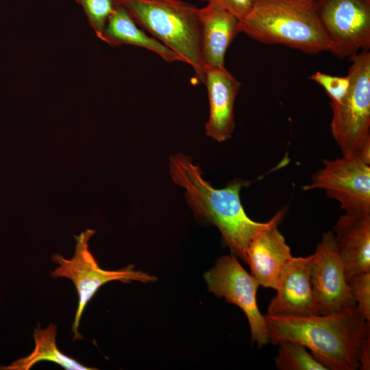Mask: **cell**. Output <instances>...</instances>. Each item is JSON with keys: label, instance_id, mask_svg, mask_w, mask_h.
<instances>
[{"label": "cell", "instance_id": "1", "mask_svg": "<svg viewBox=\"0 0 370 370\" xmlns=\"http://www.w3.org/2000/svg\"><path fill=\"white\" fill-rule=\"evenodd\" d=\"M264 316L273 345L283 341L297 342L329 370L359 369V351L370 334V323L362 318L356 305L324 315Z\"/></svg>", "mask_w": 370, "mask_h": 370}, {"label": "cell", "instance_id": "2", "mask_svg": "<svg viewBox=\"0 0 370 370\" xmlns=\"http://www.w3.org/2000/svg\"><path fill=\"white\" fill-rule=\"evenodd\" d=\"M169 171L173 182L184 189L195 215L217 226L232 254L246 262L249 243L269 223L256 222L244 210L240 193L249 182L236 179L224 188H215L203 177L192 159L181 153L170 157Z\"/></svg>", "mask_w": 370, "mask_h": 370}, {"label": "cell", "instance_id": "3", "mask_svg": "<svg viewBox=\"0 0 370 370\" xmlns=\"http://www.w3.org/2000/svg\"><path fill=\"white\" fill-rule=\"evenodd\" d=\"M239 25L241 32L262 43L309 54L331 51L317 0H253Z\"/></svg>", "mask_w": 370, "mask_h": 370}, {"label": "cell", "instance_id": "4", "mask_svg": "<svg viewBox=\"0 0 370 370\" xmlns=\"http://www.w3.org/2000/svg\"><path fill=\"white\" fill-rule=\"evenodd\" d=\"M139 27L175 52L193 69L194 84H204L199 8L182 0H117Z\"/></svg>", "mask_w": 370, "mask_h": 370}, {"label": "cell", "instance_id": "5", "mask_svg": "<svg viewBox=\"0 0 370 370\" xmlns=\"http://www.w3.org/2000/svg\"><path fill=\"white\" fill-rule=\"evenodd\" d=\"M349 90L338 102L330 101V129L343 156L370 164V53L349 58Z\"/></svg>", "mask_w": 370, "mask_h": 370}, {"label": "cell", "instance_id": "6", "mask_svg": "<svg viewBox=\"0 0 370 370\" xmlns=\"http://www.w3.org/2000/svg\"><path fill=\"white\" fill-rule=\"evenodd\" d=\"M95 233V230L88 229L78 236L74 235L76 245L74 256L71 259H66L60 254L51 256V260L60 266L51 271L50 275L53 278L70 279L77 292L78 305L72 325L73 341L83 338L78 331L82 313L88 301L102 285L114 280L123 282L135 280L147 283L157 280L155 276L134 270L133 264L115 271L100 268L88 249L89 239Z\"/></svg>", "mask_w": 370, "mask_h": 370}, {"label": "cell", "instance_id": "7", "mask_svg": "<svg viewBox=\"0 0 370 370\" xmlns=\"http://www.w3.org/2000/svg\"><path fill=\"white\" fill-rule=\"evenodd\" d=\"M210 292L238 306L245 314L251 330V341L260 348L269 343L264 316L258 308L256 293L260 286L234 255L219 258L204 274Z\"/></svg>", "mask_w": 370, "mask_h": 370}, {"label": "cell", "instance_id": "8", "mask_svg": "<svg viewBox=\"0 0 370 370\" xmlns=\"http://www.w3.org/2000/svg\"><path fill=\"white\" fill-rule=\"evenodd\" d=\"M324 166L312 174L304 191L322 189L338 201L346 214L370 213V164L349 156L324 160Z\"/></svg>", "mask_w": 370, "mask_h": 370}, {"label": "cell", "instance_id": "9", "mask_svg": "<svg viewBox=\"0 0 370 370\" xmlns=\"http://www.w3.org/2000/svg\"><path fill=\"white\" fill-rule=\"evenodd\" d=\"M334 56L351 58L370 48V0H317Z\"/></svg>", "mask_w": 370, "mask_h": 370}, {"label": "cell", "instance_id": "10", "mask_svg": "<svg viewBox=\"0 0 370 370\" xmlns=\"http://www.w3.org/2000/svg\"><path fill=\"white\" fill-rule=\"evenodd\" d=\"M310 280L319 315L338 312L356 305L331 230L323 234L312 254Z\"/></svg>", "mask_w": 370, "mask_h": 370}, {"label": "cell", "instance_id": "11", "mask_svg": "<svg viewBox=\"0 0 370 370\" xmlns=\"http://www.w3.org/2000/svg\"><path fill=\"white\" fill-rule=\"evenodd\" d=\"M285 212V208L278 212L268 225L252 238L247 249L246 262L251 275L264 288L276 290L283 268L293 257L278 230Z\"/></svg>", "mask_w": 370, "mask_h": 370}, {"label": "cell", "instance_id": "12", "mask_svg": "<svg viewBox=\"0 0 370 370\" xmlns=\"http://www.w3.org/2000/svg\"><path fill=\"white\" fill-rule=\"evenodd\" d=\"M312 254L293 257L282 271L276 295L267 308V314L310 317L319 315L311 280Z\"/></svg>", "mask_w": 370, "mask_h": 370}, {"label": "cell", "instance_id": "13", "mask_svg": "<svg viewBox=\"0 0 370 370\" xmlns=\"http://www.w3.org/2000/svg\"><path fill=\"white\" fill-rule=\"evenodd\" d=\"M210 113L206 134L218 141L232 137L235 128L234 107L241 82L225 67H204Z\"/></svg>", "mask_w": 370, "mask_h": 370}, {"label": "cell", "instance_id": "14", "mask_svg": "<svg viewBox=\"0 0 370 370\" xmlns=\"http://www.w3.org/2000/svg\"><path fill=\"white\" fill-rule=\"evenodd\" d=\"M345 278L370 272V213L341 215L333 227Z\"/></svg>", "mask_w": 370, "mask_h": 370}, {"label": "cell", "instance_id": "15", "mask_svg": "<svg viewBox=\"0 0 370 370\" xmlns=\"http://www.w3.org/2000/svg\"><path fill=\"white\" fill-rule=\"evenodd\" d=\"M200 53L204 66L225 67L226 51L241 32L239 20L219 5L199 8Z\"/></svg>", "mask_w": 370, "mask_h": 370}, {"label": "cell", "instance_id": "16", "mask_svg": "<svg viewBox=\"0 0 370 370\" xmlns=\"http://www.w3.org/2000/svg\"><path fill=\"white\" fill-rule=\"evenodd\" d=\"M99 38L111 46L130 45L151 51L167 62L184 60L153 36H148L128 10L119 3L109 18Z\"/></svg>", "mask_w": 370, "mask_h": 370}, {"label": "cell", "instance_id": "17", "mask_svg": "<svg viewBox=\"0 0 370 370\" xmlns=\"http://www.w3.org/2000/svg\"><path fill=\"white\" fill-rule=\"evenodd\" d=\"M33 336L35 347L32 352L8 366H1V370H28L41 361L54 362L66 370L97 369L82 365L59 350L56 344L57 327L55 324L50 323L43 329L38 325L34 329Z\"/></svg>", "mask_w": 370, "mask_h": 370}, {"label": "cell", "instance_id": "18", "mask_svg": "<svg viewBox=\"0 0 370 370\" xmlns=\"http://www.w3.org/2000/svg\"><path fill=\"white\" fill-rule=\"evenodd\" d=\"M278 345L279 349L274 362L278 370H328L305 346L297 342L283 341Z\"/></svg>", "mask_w": 370, "mask_h": 370}, {"label": "cell", "instance_id": "19", "mask_svg": "<svg viewBox=\"0 0 370 370\" xmlns=\"http://www.w3.org/2000/svg\"><path fill=\"white\" fill-rule=\"evenodd\" d=\"M87 17L90 26L99 38L107 22L114 13L117 0H75Z\"/></svg>", "mask_w": 370, "mask_h": 370}, {"label": "cell", "instance_id": "20", "mask_svg": "<svg viewBox=\"0 0 370 370\" xmlns=\"http://www.w3.org/2000/svg\"><path fill=\"white\" fill-rule=\"evenodd\" d=\"M347 282L361 316L370 323V272L355 275Z\"/></svg>", "mask_w": 370, "mask_h": 370}, {"label": "cell", "instance_id": "21", "mask_svg": "<svg viewBox=\"0 0 370 370\" xmlns=\"http://www.w3.org/2000/svg\"><path fill=\"white\" fill-rule=\"evenodd\" d=\"M310 79L322 86L331 101L334 102H338L344 98L350 86L348 75L334 76L317 71L310 76Z\"/></svg>", "mask_w": 370, "mask_h": 370}, {"label": "cell", "instance_id": "22", "mask_svg": "<svg viewBox=\"0 0 370 370\" xmlns=\"http://www.w3.org/2000/svg\"><path fill=\"white\" fill-rule=\"evenodd\" d=\"M219 5L241 20L249 11L253 0H200Z\"/></svg>", "mask_w": 370, "mask_h": 370}, {"label": "cell", "instance_id": "23", "mask_svg": "<svg viewBox=\"0 0 370 370\" xmlns=\"http://www.w3.org/2000/svg\"><path fill=\"white\" fill-rule=\"evenodd\" d=\"M359 368L370 369V334L363 340L358 354Z\"/></svg>", "mask_w": 370, "mask_h": 370}]
</instances>
